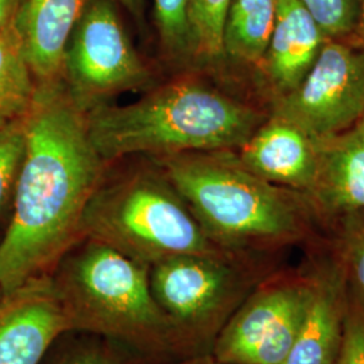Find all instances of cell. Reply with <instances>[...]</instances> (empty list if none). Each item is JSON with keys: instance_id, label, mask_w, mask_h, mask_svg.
<instances>
[{"instance_id": "cell-26", "label": "cell", "mask_w": 364, "mask_h": 364, "mask_svg": "<svg viewBox=\"0 0 364 364\" xmlns=\"http://www.w3.org/2000/svg\"><path fill=\"white\" fill-rule=\"evenodd\" d=\"M171 364H228L219 362L218 359H215L210 353H203V355H196V356H191L186 359L178 360L176 363Z\"/></svg>"}, {"instance_id": "cell-6", "label": "cell", "mask_w": 364, "mask_h": 364, "mask_svg": "<svg viewBox=\"0 0 364 364\" xmlns=\"http://www.w3.org/2000/svg\"><path fill=\"white\" fill-rule=\"evenodd\" d=\"M251 279L231 254L181 255L150 267V287L192 353H209L219 332L247 299Z\"/></svg>"}, {"instance_id": "cell-2", "label": "cell", "mask_w": 364, "mask_h": 364, "mask_svg": "<svg viewBox=\"0 0 364 364\" xmlns=\"http://www.w3.org/2000/svg\"><path fill=\"white\" fill-rule=\"evenodd\" d=\"M70 332L114 340L150 364L191 358L150 287V269L103 243L82 239L50 274Z\"/></svg>"}, {"instance_id": "cell-14", "label": "cell", "mask_w": 364, "mask_h": 364, "mask_svg": "<svg viewBox=\"0 0 364 364\" xmlns=\"http://www.w3.org/2000/svg\"><path fill=\"white\" fill-rule=\"evenodd\" d=\"M317 169L309 192L329 210H364V132L358 126L313 141Z\"/></svg>"}, {"instance_id": "cell-25", "label": "cell", "mask_w": 364, "mask_h": 364, "mask_svg": "<svg viewBox=\"0 0 364 364\" xmlns=\"http://www.w3.org/2000/svg\"><path fill=\"white\" fill-rule=\"evenodd\" d=\"M22 1L23 0H0V31L15 19Z\"/></svg>"}, {"instance_id": "cell-9", "label": "cell", "mask_w": 364, "mask_h": 364, "mask_svg": "<svg viewBox=\"0 0 364 364\" xmlns=\"http://www.w3.org/2000/svg\"><path fill=\"white\" fill-rule=\"evenodd\" d=\"M313 284L257 287L223 326L210 355L228 364H284L312 299Z\"/></svg>"}, {"instance_id": "cell-19", "label": "cell", "mask_w": 364, "mask_h": 364, "mask_svg": "<svg viewBox=\"0 0 364 364\" xmlns=\"http://www.w3.org/2000/svg\"><path fill=\"white\" fill-rule=\"evenodd\" d=\"M26 139V117L0 124V218L13 209Z\"/></svg>"}, {"instance_id": "cell-15", "label": "cell", "mask_w": 364, "mask_h": 364, "mask_svg": "<svg viewBox=\"0 0 364 364\" xmlns=\"http://www.w3.org/2000/svg\"><path fill=\"white\" fill-rule=\"evenodd\" d=\"M338 290L333 282L313 284L312 299L284 364H335L343 329Z\"/></svg>"}, {"instance_id": "cell-23", "label": "cell", "mask_w": 364, "mask_h": 364, "mask_svg": "<svg viewBox=\"0 0 364 364\" xmlns=\"http://www.w3.org/2000/svg\"><path fill=\"white\" fill-rule=\"evenodd\" d=\"M343 248L352 284L364 301V210L347 215Z\"/></svg>"}, {"instance_id": "cell-16", "label": "cell", "mask_w": 364, "mask_h": 364, "mask_svg": "<svg viewBox=\"0 0 364 364\" xmlns=\"http://www.w3.org/2000/svg\"><path fill=\"white\" fill-rule=\"evenodd\" d=\"M279 0H231L223 33V52L246 64L263 61Z\"/></svg>"}, {"instance_id": "cell-1", "label": "cell", "mask_w": 364, "mask_h": 364, "mask_svg": "<svg viewBox=\"0 0 364 364\" xmlns=\"http://www.w3.org/2000/svg\"><path fill=\"white\" fill-rule=\"evenodd\" d=\"M26 154L0 239V290L50 275L82 240L81 224L103 183L105 159L92 144L87 112L64 78L37 84L26 115Z\"/></svg>"}, {"instance_id": "cell-13", "label": "cell", "mask_w": 364, "mask_h": 364, "mask_svg": "<svg viewBox=\"0 0 364 364\" xmlns=\"http://www.w3.org/2000/svg\"><path fill=\"white\" fill-rule=\"evenodd\" d=\"M326 36L299 0H279L264 55L266 70L279 91L294 90L311 70Z\"/></svg>"}, {"instance_id": "cell-5", "label": "cell", "mask_w": 364, "mask_h": 364, "mask_svg": "<svg viewBox=\"0 0 364 364\" xmlns=\"http://www.w3.org/2000/svg\"><path fill=\"white\" fill-rule=\"evenodd\" d=\"M81 232L149 269L174 257L228 252L209 239L162 174L103 182L85 209Z\"/></svg>"}, {"instance_id": "cell-8", "label": "cell", "mask_w": 364, "mask_h": 364, "mask_svg": "<svg viewBox=\"0 0 364 364\" xmlns=\"http://www.w3.org/2000/svg\"><path fill=\"white\" fill-rule=\"evenodd\" d=\"M364 112V53L326 41L306 76L279 99L275 115L313 141L351 129Z\"/></svg>"}, {"instance_id": "cell-27", "label": "cell", "mask_w": 364, "mask_h": 364, "mask_svg": "<svg viewBox=\"0 0 364 364\" xmlns=\"http://www.w3.org/2000/svg\"><path fill=\"white\" fill-rule=\"evenodd\" d=\"M115 1L124 6L134 15V18L139 19L142 16V0H115Z\"/></svg>"}, {"instance_id": "cell-30", "label": "cell", "mask_w": 364, "mask_h": 364, "mask_svg": "<svg viewBox=\"0 0 364 364\" xmlns=\"http://www.w3.org/2000/svg\"><path fill=\"white\" fill-rule=\"evenodd\" d=\"M0 239H1V236H0ZM3 294H4V293L0 290V299H1V296H3Z\"/></svg>"}, {"instance_id": "cell-20", "label": "cell", "mask_w": 364, "mask_h": 364, "mask_svg": "<svg viewBox=\"0 0 364 364\" xmlns=\"http://www.w3.org/2000/svg\"><path fill=\"white\" fill-rule=\"evenodd\" d=\"M231 0H191L189 25L193 53L208 58L223 54V33Z\"/></svg>"}, {"instance_id": "cell-3", "label": "cell", "mask_w": 364, "mask_h": 364, "mask_svg": "<svg viewBox=\"0 0 364 364\" xmlns=\"http://www.w3.org/2000/svg\"><path fill=\"white\" fill-rule=\"evenodd\" d=\"M87 123L96 151L111 161L242 147L259 129L262 117L204 84L177 80L131 105H97L87 112Z\"/></svg>"}, {"instance_id": "cell-17", "label": "cell", "mask_w": 364, "mask_h": 364, "mask_svg": "<svg viewBox=\"0 0 364 364\" xmlns=\"http://www.w3.org/2000/svg\"><path fill=\"white\" fill-rule=\"evenodd\" d=\"M36 91L37 81L27 63L15 16L0 31V124L26 117Z\"/></svg>"}, {"instance_id": "cell-12", "label": "cell", "mask_w": 364, "mask_h": 364, "mask_svg": "<svg viewBox=\"0 0 364 364\" xmlns=\"http://www.w3.org/2000/svg\"><path fill=\"white\" fill-rule=\"evenodd\" d=\"M90 0H23L16 23L37 84L63 78L73 28Z\"/></svg>"}, {"instance_id": "cell-21", "label": "cell", "mask_w": 364, "mask_h": 364, "mask_svg": "<svg viewBox=\"0 0 364 364\" xmlns=\"http://www.w3.org/2000/svg\"><path fill=\"white\" fill-rule=\"evenodd\" d=\"M156 28L165 52L173 58L193 53L189 25L191 0H154Z\"/></svg>"}, {"instance_id": "cell-22", "label": "cell", "mask_w": 364, "mask_h": 364, "mask_svg": "<svg viewBox=\"0 0 364 364\" xmlns=\"http://www.w3.org/2000/svg\"><path fill=\"white\" fill-rule=\"evenodd\" d=\"M326 38H338L358 27L359 0H299Z\"/></svg>"}, {"instance_id": "cell-7", "label": "cell", "mask_w": 364, "mask_h": 364, "mask_svg": "<svg viewBox=\"0 0 364 364\" xmlns=\"http://www.w3.org/2000/svg\"><path fill=\"white\" fill-rule=\"evenodd\" d=\"M63 78L85 112L150 82V70L134 49L112 0H90L85 6L66 48Z\"/></svg>"}, {"instance_id": "cell-11", "label": "cell", "mask_w": 364, "mask_h": 364, "mask_svg": "<svg viewBox=\"0 0 364 364\" xmlns=\"http://www.w3.org/2000/svg\"><path fill=\"white\" fill-rule=\"evenodd\" d=\"M240 149L239 161L260 178L311 191L317 169L316 146L287 120L274 117Z\"/></svg>"}, {"instance_id": "cell-18", "label": "cell", "mask_w": 364, "mask_h": 364, "mask_svg": "<svg viewBox=\"0 0 364 364\" xmlns=\"http://www.w3.org/2000/svg\"><path fill=\"white\" fill-rule=\"evenodd\" d=\"M54 346L45 364H150L114 340L85 332H66Z\"/></svg>"}, {"instance_id": "cell-24", "label": "cell", "mask_w": 364, "mask_h": 364, "mask_svg": "<svg viewBox=\"0 0 364 364\" xmlns=\"http://www.w3.org/2000/svg\"><path fill=\"white\" fill-rule=\"evenodd\" d=\"M338 364H364V317H351L343 332Z\"/></svg>"}, {"instance_id": "cell-10", "label": "cell", "mask_w": 364, "mask_h": 364, "mask_svg": "<svg viewBox=\"0 0 364 364\" xmlns=\"http://www.w3.org/2000/svg\"><path fill=\"white\" fill-rule=\"evenodd\" d=\"M70 332L50 275L0 299V364H42L57 338Z\"/></svg>"}, {"instance_id": "cell-4", "label": "cell", "mask_w": 364, "mask_h": 364, "mask_svg": "<svg viewBox=\"0 0 364 364\" xmlns=\"http://www.w3.org/2000/svg\"><path fill=\"white\" fill-rule=\"evenodd\" d=\"M161 174L224 251L289 242L302 232L299 205L223 151L159 158Z\"/></svg>"}, {"instance_id": "cell-28", "label": "cell", "mask_w": 364, "mask_h": 364, "mask_svg": "<svg viewBox=\"0 0 364 364\" xmlns=\"http://www.w3.org/2000/svg\"><path fill=\"white\" fill-rule=\"evenodd\" d=\"M358 27L364 38V0H359V14H358Z\"/></svg>"}, {"instance_id": "cell-29", "label": "cell", "mask_w": 364, "mask_h": 364, "mask_svg": "<svg viewBox=\"0 0 364 364\" xmlns=\"http://www.w3.org/2000/svg\"><path fill=\"white\" fill-rule=\"evenodd\" d=\"M358 127L360 129V130L363 131L364 132V112L363 115H362V117H360V120L358 122Z\"/></svg>"}]
</instances>
